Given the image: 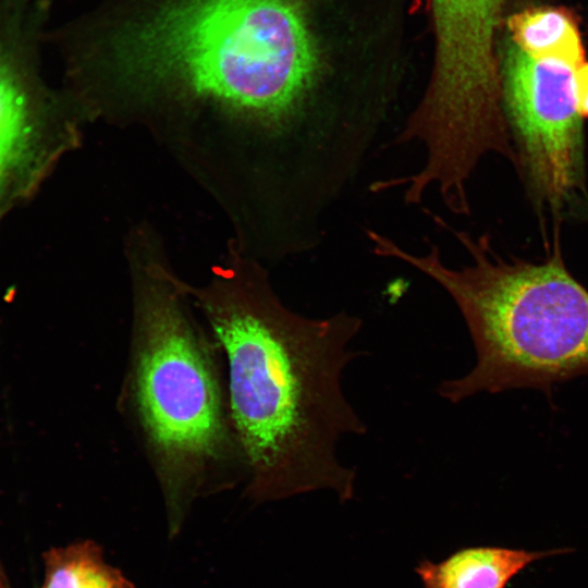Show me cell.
Segmentation results:
<instances>
[{"mask_svg":"<svg viewBox=\"0 0 588 588\" xmlns=\"http://www.w3.org/2000/svg\"><path fill=\"white\" fill-rule=\"evenodd\" d=\"M331 0H167L78 82L91 118L139 122L195 172L284 184L330 161L366 105L362 38Z\"/></svg>","mask_w":588,"mask_h":588,"instance_id":"1","label":"cell"},{"mask_svg":"<svg viewBox=\"0 0 588 588\" xmlns=\"http://www.w3.org/2000/svg\"><path fill=\"white\" fill-rule=\"evenodd\" d=\"M187 292L223 356L246 494L268 502L327 489L351 500L356 473L341 463L339 443L367 426L342 376L360 356L351 343L363 320L291 310L259 260L234 246L205 285L187 283Z\"/></svg>","mask_w":588,"mask_h":588,"instance_id":"2","label":"cell"},{"mask_svg":"<svg viewBox=\"0 0 588 588\" xmlns=\"http://www.w3.org/2000/svg\"><path fill=\"white\" fill-rule=\"evenodd\" d=\"M132 323L119 405L160 486L173 536L199 497L244 480L221 350L158 242L127 245Z\"/></svg>","mask_w":588,"mask_h":588,"instance_id":"3","label":"cell"},{"mask_svg":"<svg viewBox=\"0 0 588 588\" xmlns=\"http://www.w3.org/2000/svg\"><path fill=\"white\" fill-rule=\"evenodd\" d=\"M431 216L458 240L469 265L449 267L431 243L419 255L373 230L366 234L373 254L409 265L440 285L466 322L476 363L464 376L443 380L439 395L460 403L479 393L546 391L588 375V290L567 270L559 245L542 262L507 261L486 235L474 237Z\"/></svg>","mask_w":588,"mask_h":588,"instance_id":"4","label":"cell"},{"mask_svg":"<svg viewBox=\"0 0 588 588\" xmlns=\"http://www.w3.org/2000/svg\"><path fill=\"white\" fill-rule=\"evenodd\" d=\"M502 1L430 0L433 66L394 144H420L434 175L467 176L489 152H513L493 49Z\"/></svg>","mask_w":588,"mask_h":588,"instance_id":"5","label":"cell"},{"mask_svg":"<svg viewBox=\"0 0 588 588\" xmlns=\"http://www.w3.org/2000/svg\"><path fill=\"white\" fill-rule=\"evenodd\" d=\"M578 68L536 59L507 41L499 65L503 111L537 195L559 209L581 187L583 126Z\"/></svg>","mask_w":588,"mask_h":588,"instance_id":"6","label":"cell"},{"mask_svg":"<svg viewBox=\"0 0 588 588\" xmlns=\"http://www.w3.org/2000/svg\"><path fill=\"white\" fill-rule=\"evenodd\" d=\"M82 121L69 96L40 82L25 46L0 29V220L79 144Z\"/></svg>","mask_w":588,"mask_h":588,"instance_id":"7","label":"cell"},{"mask_svg":"<svg viewBox=\"0 0 588 588\" xmlns=\"http://www.w3.org/2000/svg\"><path fill=\"white\" fill-rule=\"evenodd\" d=\"M568 551L465 547L440 562L420 561L415 573L424 588H506L517 574L534 562Z\"/></svg>","mask_w":588,"mask_h":588,"instance_id":"8","label":"cell"},{"mask_svg":"<svg viewBox=\"0 0 588 588\" xmlns=\"http://www.w3.org/2000/svg\"><path fill=\"white\" fill-rule=\"evenodd\" d=\"M510 41L536 59H554L579 68L584 48L568 13L556 8H535L509 19Z\"/></svg>","mask_w":588,"mask_h":588,"instance_id":"9","label":"cell"},{"mask_svg":"<svg viewBox=\"0 0 588 588\" xmlns=\"http://www.w3.org/2000/svg\"><path fill=\"white\" fill-rule=\"evenodd\" d=\"M40 588H135L122 572L108 564L93 540L54 547L42 554Z\"/></svg>","mask_w":588,"mask_h":588,"instance_id":"10","label":"cell"},{"mask_svg":"<svg viewBox=\"0 0 588 588\" xmlns=\"http://www.w3.org/2000/svg\"><path fill=\"white\" fill-rule=\"evenodd\" d=\"M576 95L581 118H588V63L576 70Z\"/></svg>","mask_w":588,"mask_h":588,"instance_id":"11","label":"cell"},{"mask_svg":"<svg viewBox=\"0 0 588 588\" xmlns=\"http://www.w3.org/2000/svg\"><path fill=\"white\" fill-rule=\"evenodd\" d=\"M0 588H12L5 573L3 572V567L1 563H0Z\"/></svg>","mask_w":588,"mask_h":588,"instance_id":"12","label":"cell"}]
</instances>
